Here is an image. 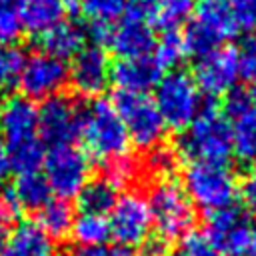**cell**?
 <instances>
[{"label":"cell","mask_w":256,"mask_h":256,"mask_svg":"<svg viewBox=\"0 0 256 256\" xmlns=\"http://www.w3.org/2000/svg\"><path fill=\"white\" fill-rule=\"evenodd\" d=\"M0 138L6 146L10 168L20 174L38 172L46 148L38 134V108L24 96L4 100L0 112Z\"/></svg>","instance_id":"6da1fadb"},{"label":"cell","mask_w":256,"mask_h":256,"mask_svg":"<svg viewBox=\"0 0 256 256\" xmlns=\"http://www.w3.org/2000/svg\"><path fill=\"white\" fill-rule=\"evenodd\" d=\"M176 154L192 162H220L232 154L230 122L220 108L204 104L200 114L178 134Z\"/></svg>","instance_id":"7a4b0ae2"},{"label":"cell","mask_w":256,"mask_h":256,"mask_svg":"<svg viewBox=\"0 0 256 256\" xmlns=\"http://www.w3.org/2000/svg\"><path fill=\"white\" fill-rule=\"evenodd\" d=\"M80 138L88 156L108 164L128 154V134L114 108L106 98H92L80 114Z\"/></svg>","instance_id":"3957f363"},{"label":"cell","mask_w":256,"mask_h":256,"mask_svg":"<svg viewBox=\"0 0 256 256\" xmlns=\"http://www.w3.org/2000/svg\"><path fill=\"white\" fill-rule=\"evenodd\" d=\"M146 202L152 216V226H156L160 234L158 238L164 242L180 240L192 232L196 222V208L176 180H156L150 186Z\"/></svg>","instance_id":"277c9868"},{"label":"cell","mask_w":256,"mask_h":256,"mask_svg":"<svg viewBox=\"0 0 256 256\" xmlns=\"http://www.w3.org/2000/svg\"><path fill=\"white\" fill-rule=\"evenodd\" d=\"M182 188L194 208L208 214L232 206L238 194V182L232 168L220 162H192L184 172Z\"/></svg>","instance_id":"5b68a950"},{"label":"cell","mask_w":256,"mask_h":256,"mask_svg":"<svg viewBox=\"0 0 256 256\" xmlns=\"http://www.w3.org/2000/svg\"><path fill=\"white\" fill-rule=\"evenodd\" d=\"M154 104L166 126L184 130L202 110L204 100L194 78L184 70H170L154 88Z\"/></svg>","instance_id":"8992f818"},{"label":"cell","mask_w":256,"mask_h":256,"mask_svg":"<svg viewBox=\"0 0 256 256\" xmlns=\"http://www.w3.org/2000/svg\"><path fill=\"white\" fill-rule=\"evenodd\" d=\"M236 32L238 30L224 0H202L196 10V16L184 28L182 42L186 54L200 58L224 46V42Z\"/></svg>","instance_id":"52a82bcc"},{"label":"cell","mask_w":256,"mask_h":256,"mask_svg":"<svg viewBox=\"0 0 256 256\" xmlns=\"http://www.w3.org/2000/svg\"><path fill=\"white\" fill-rule=\"evenodd\" d=\"M114 108L126 128L128 138L142 150H150L162 144L166 124L148 94L118 92L114 98Z\"/></svg>","instance_id":"ba28073f"},{"label":"cell","mask_w":256,"mask_h":256,"mask_svg":"<svg viewBox=\"0 0 256 256\" xmlns=\"http://www.w3.org/2000/svg\"><path fill=\"white\" fill-rule=\"evenodd\" d=\"M44 178L58 198H74L90 180V158L76 146L50 148L44 156Z\"/></svg>","instance_id":"9c48e42d"},{"label":"cell","mask_w":256,"mask_h":256,"mask_svg":"<svg viewBox=\"0 0 256 256\" xmlns=\"http://www.w3.org/2000/svg\"><path fill=\"white\" fill-rule=\"evenodd\" d=\"M80 114L78 104L68 96H52L38 108V134L50 148L74 146L80 138Z\"/></svg>","instance_id":"30bf717a"},{"label":"cell","mask_w":256,"mask_h":256,"mask_svg":"<svg viewBox=\"0 0 256 256\" xmlns=\"http://www.w3.org/2000/svg\"><path fill=\"white\" fill-rule=\"evenodd\" d=\"M68 82V68L62 60L52 58L44 52H34L24 56L18 84L22 96L28 100H48L58 96L64 84Z\"/></svg>","instance_id":"8fae6325"},{"label":"cell","mask_w":256,"mask_h":256,"mask_svg":"<svg viewBox=\"0 0 256 256\" xmlns=\"http://www.w3.org/2000/svg\"><path fill=\"white\" fill-rule=\"evenodd\" d=\"M108 226L110 236H114V240H118L120 246H142L148 240L152 228L148 202L138 192H124L122 196H118L110 212Z\"/></svg>","instance_id":"7c38bea8"},{"label":"cell","mask_w":256,"mask_h":256,"mask_svg":"<svg viewBox=\"0 0 256 256\" xmlns=\"http://www.w3.org/2000/svg\"><path fill=\"white\" fill-rule=\"evenodd\" d=\"M204 232L218 246V250L228 256H240L256 242V224L244 210L234 206L210 214Z\"/></svg>","instance_id":"4fadbf2b"},{"label":"cell","mask_w":256,"mask_h":256,"mask_svg":"<svg viewBox=\"0 0 256 256\" xmlns=\"http://www.w3.org/2000/svg\"><path fill=\"white\" fill-rule=\"evenodd\" d=\"M194 82L196 86L206 92L208 96H224L230 94L236 86L238 62H236V48L220 46L196 60L194 66Z\"/></svg>","instance_id":"5bb4252c"},{"label":"cell","mask_w":256,"mask_h":256,"mask_svg":"<svg viewBox=\"0 0 256 256\" xmlns=\"http://www.w3.org/2000/svg\"><path fill=\"white\" fill-rule=\"evenodd\" d=\"M112 64L108 60V52L102 46H84L68 68V82L80 96L98 98L110 82Z\"/></svg>","instance_id":"9a60e30c"},{"label":"cell","mask_w":256,"mask_h":256,"mask_svg":"<svg viewBox=\"0 0 256 256\" xmlns=\"http://www.w3.org/2000/svg\"><path fill=\"white\" fill-rule=\"evenodd\" d=\"M224 116L232 130V152L242 162L256 160V108L246 90H232L226 96Z\"/></svg>","instance_id":"2e32d148"},{"label":"cell","mask_w":256,"mask_h":256,"mask_svg":"<svg viewBox=\"0 0 256 256\" xmlns=\"http://www.w3.org/2000/svg\"><path fill=\"white\" fill-rule=\"evenodd\" d=\"M156 44V36L150 24L144 20L126 14L120 22H116L110 32L106 46L112 48L120 58H138V56H148L152 54Z\"/></svg>","instance_id":"e0dca14e"},{"label":"cell","mask_w":256,"mask_h":256,"mask_svg":"<svg viewBox=\"0 0 256 256\" xmlns=\"http://www.w3.org/2000/svg\"><path fill=\"white\" fill-rule=\"evenodd\" d=\"M162 66L152 54L138 58H120L110 70V82L118 86V92H136L146 94L150 88H156L160 82Z\"/></svg>","instance_id":"ac0fdd59"},{"label":"cell","mask_w":256,"mask_h":256,"mask_svg":"<svg viewBox=\"0 0 256 256\" xmlns=\"http://www.w3.org/2000/svg\"><path fill=\"white\" fill-rule=\"evenodd\" d=\"M194 8V0H128L130 16H136L152 28L164 32H176Z\"/></svg>","instance_id":"d6986e66"},{"label":"cell","mask_w":256,"mask_h":256,"mask_svg":"<svg viewBox=\"0 0 256 256\" xmlns=\"http://www.w3.org/2000/svg\"><path fill=\"white\" fill-rule=\"evenodd\" d=\"M0 256H54V240L36 222H20L6 234Z\"/></svg>","instance_id":"ffe728a7"},{"label":"cell","mask_w":256,"mask_h":256,"mask_svg":"<svg viewBox=\"0 0 256 256\" xmlns=\"http://www.w3.org/2000/svg\"><path fill=\"white\" fill-rule=\"evenodd\" d=\"M38 46L40 52L64 62V58H74L86 46V30L72 20H62L38 36Z\"/></svg>","instance_id":"44dd1931"},{"label":"cell","mask_w":256,"mask_h":256,"mask_svg":"<svg viewBox=\"0 0 256 256\" xmlns=\"http://www.w3.org/2000/svg\"><path fill=\"white\" fill-rule=\"evenodd\" d=\"M80 6L96 46L106 44L110 28L128 12V0H82Z\"/></svg>","instance_id":"7402d4cb"},{"label":"cell","mask_w":256,"mask_h":256,"mask_svg":"<svg viewBox=\"0 0 256 256\" xmlns=\"http://www.w3.org/2000/svg\"><path fill=\"white\" fill-rule=\"evenodd\" d=\"M20 18L22 30L40 36L64 20V4L60 0H22Z\"/></svg>","instance_id":"603a6c76"},{"label":"cell","mask_w":256,"mask_h":256,"mask_svg":"<svg viewBox=\"0 0 256 256\" xmlns=\"http://www.w3.org/2000/svg\"><path fill=\"white\" fill-rule=\"evenodd\" d=\"M10 196L20 210L40 212L52 200V190L42 174L30 172V174H20L16 178L14 188L10 190Z\"/></svg>","instance_id":"cb8c5ba5"},{"label":"cell","mask_w":256,"mask_h":256,"mask_svg":"<svg viewBox=\"0 0 256 256\" xmlns=\"http://www.w3.org/2000/svg\"><path fill=\"white\" fill-rule=\"evenodd\" d=\"M118 188L108 182L104 176L88 180V184L80 190L78 194V206L82 214H96V216H106L112 212L116 200H118Z\"/></svg>","instance_id":"d4e9b609"},{"label":"cell","mask_w":256,"mask_h":256,"mask_svg":"<svg viewBox=\"0 0 256 256\" xmlns=\"http://www.w3.org/2000/svg\"><path fill=\"white\" fill-rule=\"evenodd\" d=\"M50 238L62 240L70 234L72 224H74V210L72 206L62 200V198H52L40 212H38V222H36Z\"/></svg>","instance_id":"484cf974"},{"label":"cell","mask_w":256,"mask_h":256,"mask_svg":"<svg viewBox=\"0 0 256 256\" xmlns=\"http://www.w3.org/2000/svg\"><path fill=\"white\" fill-rule=\"evenodd\" d=\"M70 234L80 246H104V242L110 238V226L106 216L80 214L74 218Z\"/></svg>","instance_id":"4316f807"},{"label":"cell","mask_w":256,"mask_h":256,"mask_svg":"<svg viewBox=\"0 0 256 256\" xmlns=\"http://www.w3.org/2000/svg\"><path fill=\"white\" fill-rule=\"evenodd\" d=\"M178 164V154L174 148L166 146V144H158L154 148H150L146 152L144 158V168L150 176H154L156 180H166L172 178L174 170Z\"/></svg>","instance_id":"83f0119b"},{"label":"cell","mask_w":256,"mask_h":256,"mask_svg":"<svg viewBox=\"0 0 256 256\" xmlns=\"http://www.w3.org/2000/svg\"><path fill=\"white\" fill-rule=\"evenodd\" d=\"M152 56L156 58V62L162 68H176L186 56L182 36L176 32H164V36L160 40H156Z\"/></svg>","instance_id":"f1b7e54d"},{"label":"cell","mask_w":256,"mask_h":256,"mask_svg":"<svg viewBox=\"0 0 256 256\" xmlns=\"http://www.w3.org/2000/svg\"><path fill=\"white\" fill-rule=\"evenodd\" d=\"M138 174H140V164L130 154L120 156V158L104 164V178L108 182H112L116 188L128 186L130 182H134L138 178Z\"/></svg>","instance_id":"f546056e"},{"label":"cell","mask_w":256,"mask_h":256,"mask_svg":"<svg viewBox=\"0 0 256 256\" xmlns=\"http://www.w3.org/2000/svg\"><path fill=\"white\" fill-rule=\"evenodd\" d=\"M236 62L240 78L250 84H256V32L242 38L236 48Z\"/></svg>","instance_id":"4dcf8cb0"},{"label":"cell","mask_w":256,"mask_h":256,"mask_svg":"<svg viewBox=\"0 0 256 256\" xmlns=\"http://www.w3.org/2000/svg\"><path fill=\"white\" fill-rule=\"evenodd\" d=\"M24 54L14 46H0V90L18 80Z\"/></svg>","instance_id":"1f68e13d"},{"label":"cell","mask_w":256,"mask_h":256,"mask_svg":"<svg viewBox=\"0 0 256 256\" xmlns=\"http://www.w3.org/2000/svg\"><path fill=\"white\" fill-rule=\"evenodd\" d=\"M236 30L256 32V0H226Z\"/></svg>","instance_id":"d6a6232c"},{"label":"cell","mask_w":256,"mask_h":256,"mask_svg":"<svg viewBox=\"0 0 256 256\" xmlns=\"http://www.w3.org/2000/svg\"><path fill=\"white\" fill-rule=\"evenodd\" d=\"M180 256H224L218 246L210 240L206 232H190L182 238V254Z\"/></svg>","instance_id":"836d02e7"},{"label":"cell","mask_w":256,"mask_h":256,"mask_svg":"<svg viewBox=\"0 0 256 256\" xmlns=\"http://www.w3.org/2000/svg\"><path fill=\"white\" fill-rule=\"evenodd\" d=\"M22 34L20 4H0V40L12 42Z\"/></svg>","instance_id":"e575fe53"},{"label":"cell","mask_w":256,"mask_h":256,"mask_svg":"<svg viewBox=\"0 0 256 256\" xmlns=\"http://www.w3.org/2000/svg\"><path fill=\"white\" fill-rule=\"evenodd\" d=\"M238 194L242 196L244 204L256 212V168L244 176V180L238 186Z\"/></svg>","instance_id":"d590c367"},{"label":"cell","mask_w":256,"mask_h":256,"mask_svg":"<svg viewBox=\"0 0 256 256\" xmlns=\"http://www.w3.org/2000/svg\"><path fill=\"white\" fill-rule=\"evenodd\" d=\"M140 256H168V242L162 238H148L140 246Z\"/></svg>","instance_id":"8d00e7d4"},{"label":"cell","mask_w":256,"mask_h":256,"mask_svg":"<svg viewBox=\"0 0 256 256\" xmlns=\"http://www.w3.org/2000/svg\"><path fill=\"white\" fill-rule=\"evenodd\" d=\"M72 256H112V248L106 246H80L72 252Z\"/></svg>","instance_id":"74e56055"},{"label":"cell","mask_w":256,"mask_h":256,"mask_svg":"<svg viewBox=\"0 0 256 256\" xmlns=\"http://www.w3.org/2000/svg\"><path fill=\"white\" fill-rule=\"evenodd\" d=\"M8 170H10V160H8L6 146H4V142H2V138H0V178L6 176Z\"/></svg>","instance_id":"f35d334b"},{"label":"cell","mask_w":256,"mask_h":256,"mask_svg":"<svg viewBox=\"0 0 256 256\" xmlns=\"http://www.w3.org/2000/svg\"><path fill=\"white\" fill-rule=\"evenodd\" d=\"M112 256H134V252H132L130 248L116 246V248H112Z\"/></svg>","instance_id":"ab89813d"},{"label":"cell","mask_w":256,"mask_h":256,"mask_svg":"<svg viewBox=\"0 0 256 256\" xmlns=\"http://www.w3.org/2000/svg\"><path fill=\"white\" fill-rule=\"evenodd\" d=\"M246 92H248V98H250V102H252V106L256 108V84H252V88H248Z\"/></svg>","instance_id":"60d3db41"},{"label":"cell","mask_w":256,"mask_h":256,"mask_svg":"<svg viewBox=\"0 0 256 256\" xmlns=\"http://www.w3.org/2000/svg\"><path fill=\"white\" fill-rule=\"evenodd\" d=\"M240 256H256V242L252 244V248L250 250H246L244 254H240Z\"/></svg>","instance_id":"b9f144b4"},{"label":"cell","mask_w":256,"mask_h":256,"mask_svg":"<svg viewBox=\"0 0 256 256\" xmlns=\"http://www.w3.org/2000/svg\"><path fill=\"white\" fill-rule=\"evenodd\" d=\"M64 6H76V4H80L82 0H60Z\"/></svg>","instance_id":"7bdbcfd3"},{"label":"cell","mask_w":256,"mask_h":256,"mask_svg":"<svg viewBox=\"0 0 256 256\" xmlns=\"http://www.w3.org/2000/svg\"><path fill=\"white\" fill-rule=\"evenodd\" d=\"M0 4H22V0H0Z\"/></svg>","instance_id":"ee69618b"},{"label":"cell","mask_w":256,"mask_h":256,"mask_svg":"<svg viewBox=\"0 0 256 256\" xmlns=\"http://www.w3.org/2000/svg\"><path fill=\"white\" fill-rule=\"evenodd\" d=\"M2 198H4V194H2V188H0V204H2Z\"/></svg>","instance_id":"f6af8a7d"},{"label":"cell","mask_w":256,"mask_h":256,"mask_svg":"<svg viewBox=\"0 0 256 256\" xmlns=\"http://www.w3.org/2000/svg\"><path fill=\"white\" fill-rule=\"evenodd\" d=\"M2 104H4V100H2V98H0V112H2Z\"/></svg>","instance_id":"bcb514c9"},{"label":"cell","mask_w":256,"mask_h":256,"mask_svg":"<svg viewBox=\"0 0 256 256\" xmlns=\"http://www.w3.org/2000/svg\"><path fill=\"white\" fill-rule=\"evenodd\" d=\"M168 256H170V254H168ZM172 256H176V254H172Z\"/></svg>","instance_id":"7dc6e473"}]
</instances>
